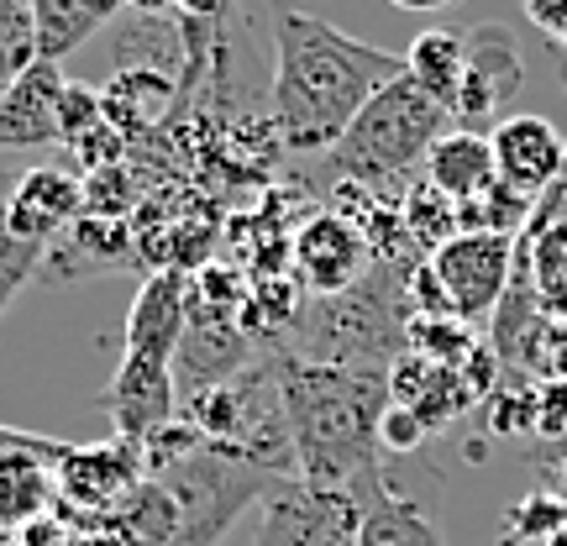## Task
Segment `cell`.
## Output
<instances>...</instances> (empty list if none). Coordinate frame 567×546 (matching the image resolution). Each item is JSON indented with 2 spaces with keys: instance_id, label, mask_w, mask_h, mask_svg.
<instances>
[{
  "instance_id": "6da1fadb",
  "label": "cell",
  "mask_w": 567,
  "mask_h": 546,
  "mask_svg": "<svg viewBox=\"0 0 567 546\" xmlns=\"http://www.w3.org/2000/svg\"><path fill=\"white\" fill-rule=\"evenodd\" d=\"M405 74V53L342 32L300 6L274 11V132L289 153H331L384 84Z\"/></svg>"
},
{
  "instance_id": "7a4b0ae2",
  "label": "cell",
  "mask_w": 567,
  "mask_h": 546,
  "mask_svg": "<svg viewBox=\"0 0 567 546\" xmlns=\"http://www.w3.org/2000/svg\"><path fill=\"white\" fill-rule=\"evenodd\" d=\"M279 405L295 446V473L316 488L379 494V425L389 415V373L321 368L295 352H274Z\"/></svg>"
},
{
  "instance_id": "3957f363",
  "label": "cell",
  "mask_w": 567,
  "mask_h": 546,
  "mask_svg": "<svg viewBox=\"0 0 567 546\" xmlns=\"http://www.w3.org/2000/svg\"><path fill=\"white\" fill-rule=\"evenodd\" d=\"M410 321H415V300H410L405 268L379 258L363 284L310 305L284 352L321 368H379V373H389L410 352Z\"/></svg>"
},
{
  "instance_id": "277c9868",
  "label": "cell",
  "mask_w": 567,
  "mask_h": 546,
  "mask_svg": "<svg viewBox=\"0 0 567 546\" xmlns=\"http://www.w3.org/2000/svg\"><path fill=\"white\" fill-rule=\"evenodd\" d=\"M446 126H452V116L442 105L425 101L421 90L400 74L358 111V122L347 126L342 142L331 147V163L342 168L347 184H358L368 195H379V189L400 195Z\"/></svg>"
},
{
  "instance_id": "5b68a950",
  "label": "cell",
  "mask_w": 567,
  "mask_h": 546,
  "mask_svg": "<svg viewBox=\"0 0 567 546\" xmlns=\"http://www.w3.org/2000/svg\"><path fill=\"white\" fill-rule=\"evenodd\" d=\"M509 268H515L509 231H457L425 258V274L442 295V310L463 326L499 310L509 289Z\"/></svg>"
},
{
  "instance_id": "8992f818",
  "label": "cell",
  "mask_w": 567,
  "mask_h": 546,
  "mask_svg": "<svg viewBox=\"0 0 567 546\" xmlns=\"http://www.w3.org/2000/svg\"><path fill=\"white\" fill-rule=\"evenodd\" d=\"M373 494L316 488L305 478H284L268 488L264 526L252 546H358V521Z\"/></svg>"
},
{
  "instance_id": "52a82bcc",
  "label": "cell",
  "mask_w": 567,
  "mask_h": 546,
  "mask_svg": "<svg viewBox=\"0 0 567 546\" xmlns=\"http://www.w3.org/2000/svg\"><path fill=\"white\" fill-rule=\"evenodd\" d=\"M526 90V59L515 48V32L499 21H478L463 32V84H457V105H452V126L478 132L488 126L505 105L520 101Z\"/></svg>"
},
{
  "instance_id": "ba28073f",
  "label": "cell",
  "mask_w": 567,
  "mask_h": 546,
  "mask_svg": "<svg viewBox=\"0 0 567 546\" xmlns=\"http://www.w3.org/2000/svg\"><path fill=\"white\" fill-rule=\"evenodd\" d=\"M379 264L373 258V243H368L358 226L337 216V210H321L300 226L295 237V268H300L305 289L316 300H331V295H347L352 284L368 279V268Z\"/></svg>"
},
{
  "instance_id": "9c48e42d",
  "label": "cell",
  "mask_w": 567,
  "mask_h": 546,
  "mask_svg": "<svg viewBox=\"0 0 567 546\" xmlns=\"http://www.w3.org/2000/svg\"><path fill=\"white\" fill-rule=\"evenodd\" d=\"M147 478L142 467V446L132 442H95V446H80L59 463V499H74L80 509V526L84 521H101L105 509H116L132 494V488Z\"/></svg>"
},
{
  "instance_id": "30bf717a",
  "label": "cell",
  "mask_w": 567,
  "mask_h": 546,
  "mask_svg": "<svg viewBox=\"0 0 567 546\" xmlns=\"http://www.w3.org/2000/svg\"><path fill=\"white\" fill-rule=\"evenodd\" d=\"M488 147H494L499 184L530 205L542 200L567 168V142L557 137V126L547 116H505V122H494Z\"/></svg>"
},
{
  "instance_id": "8fae6325",
  "label": "cell",
  "mask_w": 567,
  "mask_h": 546,
  "mask_svg": "<svg viewBox=\"0 0 567 546\" xmlns=\"http://www.w3.org/2000/svg\"><path fill=\"white\" fill-rule=\"evenodd\" d=\"M105 410L116 421V436L132 446H142L147 436H158L163 425L174 421L179 410V384H174V363L168 358H137L122 352V363L111 373V394Z\"/></svg>"
},
{
  "instance_id": "7c38bea8",
  "label": "cell",
  "mask_w": 567,
  "mask_h": 546,
  "mask_svg": "<svg viewBox=\"0 0 567 546\" xmlns=\"http://www.w3.org/2000/svg\"><path fill=\"white\" fill-rule=\"evenodd\" d=\"M80 210H84L80 174L63 168V163H48V168H27V174H17L11 195H6V205H0V226L17 231V237H27V243L53 247L63 226L80 222Z\"/></svg>"
},
{
  "instance_id": "4fadbf2b",
  "label": "cell",
  "mask_w": 567,
  "mask_h": 546,
  "mask_svg": "<svg viewBox=\"0 0 567 546\" xmlns=\"http://www.w3.org/2000/svg\"><path fill=\"white\" fill-rule=\"evenodd\" d=\"M69 452L74 442H59V436L48 446L0 452V536H17L59 509V463Z\"/></svg>"
},
{
  "instance_id": "5bb4252c",
  "label": "cell",
  "mask_w": 567,
  "mask_h": 546,
  "mask_svg": "<svg viewBox=\"0 0 567 546\" xmlns=\"http://www.w3.org/2000/svg\"><path fill=\"white\" fill-rule=\"evenodd\" d=\"M63 80L59 63H32L27 74L0 84V147H42L59 142V111H63Z\"/></svg>"
},
{
  "instance_id": "9a60e30c",
  "label": "cell",
  "mask_w": 567,
  "mask_h": 546,
  "mask_svg": "<svg viewBox=\"0 0 567 546\" xmlns=\"http://www.w3.org/2000/svg\"><path fill=\"white\" fill-rule=\"evenodd\" d=\"M425 184L446 195V200L457 205H478L499 184L494 174V147H488V132H463V126H446L442 137L431 142V153H425Z\"/></svg>"
},
{
  "instance_id": "2e32d148",
  "label": "cell",
  "mask_w": 567,
  "mask_h": 546,
  "mask_svg": "<svg viewBox=\"0 0 567 546\" xmlns=\"http://www.w3.org/2000/svg\"><path fill=\"white\" fill-rule=\"evenodd\" d=\"M184 316H189V279L184 274H153L142 284V295L132 300V316H126V352L137 358H168L179 352L184 337Z\"/></svg>"
},
{
  "instance_id": "e0dca14e",
  "label": "cell",
  "mask_w": 567,
  "mask_h": 546,
  "mask_svg": "<svg viewBox=\"0 0 567 546\" xmlns=\"http://www.w3.org/2000/svg\"><path fill=\"white\" fill-rule=\"evenodd\" d=\"M405 80L415 84L431 105H442L446 116H452L457 84H463V32H452V27H425L405 53Z\"/></svg>"
},
{
  "instance_id": "ac0fdd59",
  "label": "cell",
  "mask_w": 567,
  "mask_h": 546,
  "mask_svg": "<svg viewBox=\"0 0 567 546\" xmlns=\"http://www.w3.org/2000/svg\"><path fill=\"white\" fill-rule=\"evenodd\" d=\"M358 546H442V530L421 505L400 499L394 488H379L363 505Z\"/></svg>"
},
{
  "instance_id": "d6986e66",
  "label": "cell",
  "mask_w": 567,
  "mask_h": 546,
  "mask_svg": "<svg viewBox=\"0 0 567 546\" xmlns=\"http://www.w3.org/2000/svg\"><path fill=\"white\" fill-rule=\"evenodd\" d=\"M27 11H32V32H38L42 63H63L90 32H101V21L90 17L80 0H27Z\"/></svg>"
},
{
  "instance_id": "ffe728a7",
  "label": "cell",
  "mask_w": 567,
  "mask_h": 546,
  "mask_svg": "<svg viewBox=\"0 0 567 546\" xmlns=\"http://www.w3.org/2000/svg\"><path fill=\"white\" fill-rule=\"evenodd\" d=\"M38 63V32L27 0H0V84H11Z\"/></svg>"
},
{
  "instance_id": "44dd1931",
  "label": "cell",
  "mask_w": 567,
  "mask_h": 546,
  "mask_svg": "<svg viewBox=\"0 0 567 546\" xmlns=\"http://www.w3.org/2000/svg\"><path fill=\"white\" fill-rule=\"evenodd\" d=\"M42 258H48V247L42 243H27V237H17V231L0 226V316L17 305V295L27 289V284L38 279Z\"/></svg>"
},
{
  "instance_id": "7402d4cb",
  "label": "cell",
  "mask_w": 567,
  "mask_h": 546,
  "mask_svg": "<svg viewBox=\"0 0 567 546\" xmlns=\"http://www.w3.org/2000/svg\"><path fill=\"white\" fill-rule=\"evenodd\" d=\"M74 542H80V536H74V521L53 509V515L32 521L27 530H17V542H11V546H74Z\"/></svg>"
},
{
  "instance_id": "603a6c76",
  "label": "cell",
  "mask_w": 567,
  "mask_h": 546,
  "mask_svg": "<svg viewBox=\"0 0 567 546\" xmlns=\"http://www.w3.org/2000/svg\"><path fill=\"white\" fill-rule=\"evenodd\" d=\"M421 436H425V425L415 421L410 410L389 405L384 425H379V446H389V452H410V446H421Z\"/></svg>"
},
{
  "instance_id": "cb8c5ba5",
  "label": "cell",
  "mask_w": 567,
  "mask_h": 546,
  "mask_svg": "<svg viewBox=\"0 0 567 546\" xmlns=\"http://www.w3.org/2000/svg\"><path fill=\"white\" fill-rule=\"evenodd\" d=\"M536 32H547L557 48H567V0H520Z\"/></svg>"
},
{
  "instance_id": "d4e9b609",
  "label": "cell",
  "mask_w": 567,
  "mask_h": 546,
  "mask_svg": "<svg viewBox=\"0 0 567 546\" xmlns=\"http://www.w3.org/2000/svg\"><path fill=\"white\" fill-rule=\"evenodd\" d=\"M184 11V27L195 32V27H210V21H221L231 11V0H174Z\"/></svg>"
},
{
  "instance_id": "484cf974",
  "label": "cell",
  "mask_w": 567,
  "mask_h": 546,
  "mask_svg": "<svg viewBox=\"0 0 567 546\" xmlns=\"http://www.w3.org/2000/svg\"><path fill=\"white\" fill-rule=\"evenodd\" d=\"M53 436H38V431H21V425H0V452H21V446H48Z\"/></svg>"
},
{
  "instance_id": "4316f807",
  "label": "cell",
  "mask_w": 567,
  "mask_h": 546,
  "mask_svg": "<svg viewBox=\"0 0 567 546\" xmlns=\"http://www.w3.org/2000/svg\"><path fill=\"white\" fill-rule=\"evenodd\" d=\"M80 6H84V11H90V17H95V21H101V27H105V21L116 17V11H122L126 0H80Z\"/></svg>"
},
{
  "instance_id": "83f0119b",
  "label": "cell",
  "mask_w": 567,
  "mask_h": 546,
  "mask_svg": "<svg viewBox=\"0 0 567 546\" xmlns=\"http://www.w3.org/2000/svg\"><path fill=\"white\" fill-rule=\"evenodd\" d=\"M394 11H446L452 0H389Z\"/></svg>"
},
{
  "instance_id": "f1b7e54d",
  "label": "cell",
  "mask_w": 567,
  "mask_h": 546,
  "mask_svg": "<svg viewBox=\"0 0 567 546\" xmlns=\"http://www.w3.org/2000/svg\"><path fill=\"white\" fill-rule=\"evenodd\" d=\"M11 184H17V174H0V205H6V195H11Z\"/></svg>"
},
{
  "instance_id": "f546056e",
  "label": "cell",
  "mask_w": 567,
  "mask_h": 546,
  "mask_svg": "<svg viewBox=\"0 0 567 546\" xmlns=\"http://www.w3.org/2000/svg\"><path fill=\"white\" fill-rule=\"evenodd\" d=\"M0 546H11V542H0Z\"/></svg>"
}]
</instances>
